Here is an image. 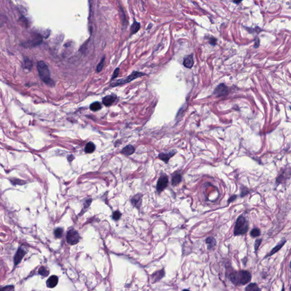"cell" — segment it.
I'll return each mask as SVG.
<instances>
[{
	"mask_svg": "<svg viewBox=\"0 0 291 291\" xmlns=\"http://www.w3.org/2000/svg\"><path fill=\"white\" fill-rule=\"evenodd\" d=\"M101 109V105L100 102H93L90 105V109L93 112L98 111Z\"/></svg>",
	"mask_w": 291,
	"mask_h": 291,
	"instance_id": "ffe728a7",
	"label": "cell"
},
{
	"mask_svg": "<svg viewBox=\"0 0 291 291\" xmlns=\"http://www.w3.org/2000/svg\"><path fill=\"white\" fill-rule=\"evenodd\" d=\"M189 291V290H188V289H184V290H183V291Z\"/></svg>",
	"mask_w": 291,
	"mask_h": 291,
	"instance_id": "836d02e7",
	"label": "cell"
},
{
	"mask_svg": "<svg viewBox=\"0 0 291 291\" xmlns=\"http://www.w3.org/2000/svg\"><path fill=\"white\" fill-rule=\"evenodd\" d=\"M142 195L141 193H138L135 195L131 199V204L135 207L139 208L141 203H142Z\"/></svg>",
	"mask_w": 291,
	"mask_h": 291,
	"instance_id": "30bf717a",
	"label": "cell"
},
{
	"mask_svg": "<svg viewBox=\"0 0 291 291\" xmlns=\"http://www.w3.org/2000/svg\"><path fill=\"white\" fill-rule=\"evenodd\" d=\"M248 222L246 218L240 215L236 220V225L234 227V234L239 236L244 234L248 232Z\"/></svg>",
	"mask_w": 291,
	"mask_h": 291,
	"instance_id": "3957f363",
	"label": "cell"
},
{
	"mask_svg": "<svg viewBox=\"0 0 291 291\" xmlns=\"http://www.w3.org/2000/svg\"><path fill=\"white\" fill-rule=\"evenodd\" d=\"M251 236L252 237H256L260 235V230L258 229V228H255L251 230L250 233Z\"/></svg>",
	"mask_w": 291,
	"mask_h": 291,
	"instance_id": "d4e9b609",
	"label": "cell"
},
{
	"mask_svg": "<svg viewBox=\"0 0 291 291\" xmlns=\"http://www.w3.org/2000/svg\"><path fill=\"white\" fill-rule=\"evenodd\" d=\"M168 184V178L167 176L166 175H162L157 182V191L159 193H160L167 186Z\"/></svg>",
	"mask_w": 291,
	"mask_h": 291,
	"instance_id": "8992f818",
	"label": "cell"
},
{
	"mask_svg": "<svg viewBox=\"0 0 291 291\" xmlns=\"http://www.w3.org/2000/svg\"><path fill=\"white\" fill-rule=\"evenodd\" d=\"M95 150V146L92 142H89L85 146V151L87 153H93Z\"/></svg>",
	"mask_w": 291,
	"mask_h": 291,
	"instance_id": "ac0fdd59",
	"label": "cell"
},
{
	"mask_svg": "<svg viewBox=\"0 0 291 291\" xmlns=\"http://www.w3.org/2000/svg\"><path fill=\"white\" fill-rule=\"evenodd\" d=\"M176 154L175 151H170L168 153H160L159 155V158L163 160L166 163H167L169 159L171 158V157H173Z\"/></svg>",
	"mask_w": 291,
	"mask_h": 291,
	"instance_id": "7c38bea8",
	"label": "cell"
},
{
	"mask_svg": "<svg viewBox=\"0 0 291 291\" xmlns=\"http://www.w3.org/2000/svg\"><path fill=\"white\" fill-rule=\"evenodd\" d=\"M26 251L22 248H19L17 251L16 254L15 255L14 258V262L15 266L18 265V264L21 262L22 259L25 256Z\"/></svg>",
	"mask_w": 291,
	"mask_h": 291,
	"instance_id": "ba28073f",
	"label": "cell"
},
{
	"mask_svg": "<svg viewBox=\"0 0 291 291\" xmlns=\"http://www.w3.org/2000/svg\"><path fill=\"white\" fill-rule=\"evenodd\" d=\"M67 241L71 245H75L77 244L80 240L79 233L75 229L69 230L67 234Z\"/></svg>",
	"mask_w": 291,
	"mask_h": 291,
	"instance_id": "5b68a950",
	"label": "cell"
},
{
	"mask_svg": "<svg viewBox=\"0 0 291 291\" xmlns=\"http://www.w3.org/2000/svg\"><path fill=\"white\" fill-rule=\"evenodd\" d=\"M14 287L13 285H6L5 287L1 288L0 291H14Z\"/></svg>",
	"mask_w": 291,
	"mask_h": 291,
	"instance_id": "4316f807",
	"label": "cell"
},
{
	"mask_svg": "<svg viewBox=\"0 0 291 291\" xmlns=\"http://www.w3.org/2000/svg\"><path fill=\"white\" fill-rule=\"evenodd\" d=\"M141 28V24L139 22H137L136 21H134L133 23L131 26L130 28V35H133L135 33H137Z\"/></svg>",
	"mask_w": 291,
	"mask_h": 291,
	"instance_id": "9a60e30c",
	"label": "cell"
},
{
	"mask_svg": "<svg viewBox=\"0 0 291 291\" xmlns=\"http://www.w3.org/2000/svg\"><path fill=\"white\" fill-rule=\"evenodd\" d=\"M209 43L215 46L217 43V39L215 38L214 37H211L209 39Z\"/></svg>",
	"mask_w": 291,
	"mask_h": 291,
	"instance_id": "4dcf8cb0",
	"label": "cell"
},
{
	"mask_svg": "<svg viewBox=\"0 0 291 291\" xmlns=\"http://www.w3.org/2000/svg\"><path fill=\"white\" fill-rule=\"evenodd\" d=\"M236 195H233L232 196L230 197V198L229 199V200H228V203H230L233 202V201H234V200L236 199Z\"/></svg>",
	"mask_w": 291,
	"mask_h": 291,
	"instance_id": "1f68e13d",
	"label": "cell"
},
{
	"mask_svg": "<svg viewBox=\"0 0 291 291\" xmlns=\"http://www.w3.org/2000/svg\"><path fill=\"white\" fill-rule=\"evenodd\" d=\"M290 267H291V266H290Z\"/></svg>",
	"mask_w": 291,
	"mask_h": 291,
	"instance_id": "e575fe53",
	"label": "cell"
},
{
	"mask_svg": "<svg viewBox=\"0 0 291 291\" xmlns=\"http://www.w3.org/2000/svg\"><path fill=\"white\" fill-rule=\"evenodd\" d=\"M281 291H284V287H283V288H282V290H281Z\"/></svg>",
	"mask_w": 291,
	"mask_h": 291,
	"instance_id": "d6a6232c",
	"label": "cell"
},
{
	"mask_svg": "<svg viewBox=\"0 0 291 291\" xmlns=\"http://www.w3.org/2000/svg\"><path fill=\"white\" fill-rule=\"evenodd\" d=\"M63 233V230L62 228H57L56 229L54 232L55 236L56 238H60L62 237Z\"/></svg>",
	"mask_w": 291,
	"mask_h": 291,
	"instance_id": "cb8c5ba5",
	"label": "cell"
},
{
	"mask_svg": "<svg viewBox=\"0 0 291 291\" xmlns=\"http://www.w3.org/2000/svg\"><path fill=\"white\" fill-rule=\"evenodd\" d=\"M117 99V96L115 95H108L102 99V103L106 106H110Z\"/></svg>",
	"mask_w": 291,
	"mask_h": 291,
	"instance_id": "9c48e42d",
	"label": "cell"
},
{
	"mask_svg": "<svg viewBox=\"0 0 291 291\" xmlns=\"http://www.w3.org/2000/svg\"><path fill=\"white\" fill-rule=\"evenodd\" d=\"M182 64L186 68H191L193 67V64H194L193 56L192 55H188V56H186L184 58Z\"/></svg>",
	"mask_w": 291,
	"mask_h": 291,
	"instance_id": "8fae6325",
	"label": "cell"
},
{
	"mask_svg": "<svg viewBox=\"0 0 291 291\" xmlns=\"http://www.w3.org/2000/svg\"><path fill=\"white\" fill-rule=\"evenodd\" d=\"M182 175L180 174L176 175L173 177L172 180V186H175L178 185V184L182 182Z\"/></svg>",
	"mask_w": 291,
	"mask_h": 291,
	"instance_id": "e0dca14e",
	"label": "cell"
},
{
	"mask_svg": "<svg viewBox=\"0 0 291 291\" xmlns=\"http://www.w3.org/2000/svg\"><path fill=\"white\" fill-rule=\"evenodd\" d=\"M206 243L208 244V245H209L208 248H211L215 246V240L213 237H209V238H207V240H206Z\"/></svg>",
	"mask_w": 291,
	"mask_h": 291,
	"instance_id": "7402d4cb",
	"label": "cell"
},
{
	"mask_svg": "<svg viewBox=\"0 0 291 291\" xmlns=\"http://www.w3.org/2000/svg\"><path fill=\"white\" fill-rule=\"evenodd\" d=\"M58 277L55 276V275H52L50 277L48 278L47 281V286L48 287L50 288H53L55 287L57 285L58 283Z\"/></svg>",
	"mask_w": 291,
	"mask_h": 291,
	"instance_id": "4fadbf2b",
	"label": "cell"
},
{
	"mask_svg": "<svg viewBox=\"0 0 291 291\" xmlns=\"http://www.w3.org/2000/svg\"></svg>",
	"mask_w": 291,
	"mask_h": 291,
	"instance_id": "d590c367",
	"label": "cell"
},
{
	"mask_svg": "<svg viewBox=\"0 0 291 291\" xmlns=\"http://www.w3.org/2000/svg\"><path fill=\"white\" fill-rule=\"evenodd\" d=\"M261 242H262V240H256L254 244L255 250V251H256L258 250L259 246L260 245Z\"/></svg>",
	"mask_w": 291,
	"mask_h": 291,
	"instance_id": "f1b7e54d",
	"label": "cell"
},
{
	"mask_svg": "<svg viewBox=\"0 0 291 291\" xmlns=\"http://www.w3.org/2000/svg\"><path fill=\"white\" fill-rule=\"evenodd\" d=\"M37 69L40 79L45 84L48 86L52 87L54 85V81L51 79V75L47 65L43 62L40 61L37 64Z\"/></svg>",
	"mask_w": 291,
	"mask_h": 291,
	"instance_id": "7a4b0ae2",
	"label": "cell"
},
{
	"mask_svg": "<svg viewBox=\"0 0 291 291\" xmlns=\"http://www.w3.org/2000/svg\"><path fill=\"white\" fill-rule=\"evenodd\" d=\"M24 67L26 69H29L30 70L31 67L33 66V64L31 63V62L30 60L29 59H26L24 61Z\"/></svg>",
	"mask_w": 291,
	"mask_h": 291,
	"instance_id": "484cf974",
	"label": "cell"
},
{
	"mask_svg": "<svg viewBox=\"0 0 291 291\" xmlns=\"http://www.w3.org/2000/svg\"><path fill=\"white\" fill-rule=\"evenodd\" d=\"M38 273L40 275H42L43 277H46L48 276V275L50 273V271L46 267H45L44 266H42L38 270Z\"/></svg>",
	"mask_w": 291,
	"mask_h": 291,
	"instance_id": "d6986e66",
	"label": "cell"
},
{
	"mask_svg": "<svg viewBox=\"0 0 291 291\" xmlns=\"http://www.w3.org/2000/svg\"><path fill=\"white\" fill-rule=\"evenodd\" d=\"M229 278L233 284L236 285H245L251 281V275L247 271H240L232 273Z\"/></svg>",
	"mask_w": 291,
	"mask_h": 291,
	"instance_id": "6da1fadb",
	"label": "cell"
},
{
	"mask_svg": "<svg viewBox=\"0 0 291 291\" xmlns=\"http://www.w3.org/2000/svg\"><path fill=\"white\" fill-rule=\"evenodd\" d=\"M121 216V213L120 211H116L114 212L113 214V218L114 220H118L120 218Z\"/></svg>",
	"mask_w": 291,
	"mask_h": 291,
	"instance_id": "83f0119b",
	"label": "cell"
},
{
	"mask_svg": "<svg viewBox=\"0 0 291 291\" xmlns=\"http://www.w3.org/2000/svg\"><path fill=\"white\" fill-rule=\"evenodd\" d=\"M105 57L104 56L103 58L102 59V60L100 61V62L98 63V65L97 66V68H96V71L97 72H100L101 70L102 69V68L104 66V62H105Z\"/></svg>",
	"mask_w": 291,
	"mask_h": 291,
	"instance_id": "603a6c76",
	"label": "cell"
},
{
	"mask_svg": "<svg viewBox=\"0 0 291 291\" xmlns=\"http://www.w3.org/2000/svg\"><path fill=\"white\" fill-rule=\"evenodd\" d=\"M119 71H120V68H117L116 69L114 70V73H113V76H112V80L114 79H115V78H116L118 76V73H119Z\"/></svg>",
	"mask_w": 291,
	"mask_h": 291,
	"instance_id": "f546056e",
	"label": "cell"
},
{
	"mask_svg": "<svg viewBox=\"0 0 291 291\" xmlns=\"http://www.w3.org/2000/svg\"><path fill=\"white\" fill-rule=\"evenodd\" d=\"M145 75H146V74L144 73L138 72V71H134V72H132L131 75L128 76L127 77L117 80L116 82H114V83H113L111 84L110 86L112 87H116L119 86V85L127 84V83L131 82V81H133V80H135V79L138 78V77H141L143 76H145Z\"/></svg>",
	"mask_w": 291,
	"mask_h": 291,
	"instance_id": "277c9868",
	"label": "cell"
},
{
	"mask_svg": "<svg viewBox=\"0 0 291 291\" xmlns=\"http://www.w3.org/2000/svg\"><path fill=\"white\" fill-rule=\"evenodd\" d=\"M258 286L255 283H251L245 288V291H259Z\"/></svg>",
	"mask_w": 291,
	"mask_h": 291,
	"instance_id": "44dd1931",
	"label": "cell"
},
{
	"mask_svg": "<svg viewBox=\"0 0 291 291\" xmlns=\"http://www.w3.org/2000/svg\"><path fill=\"white\" fill-rule=\"evenodd\" d=\"M228 93V88L226 87L225 84L222 83L218 85L214 91V95L217 97H221L223 96H225Z\"/></svg>",
	"mask_w": 291,
	"mask_h": 291,
	"instance_id": "52a82bcc",
	"label": "cell"
},
{
	"mask_svg": "<svg viewBox=\"0 0 291 291\" xmlns=\"http://www.w3.org/2000/svg\"><path fill=\"white\" fill-rule=\"evenodd\" d=\"M135 152L134 147L131 145H128L125 147L122 150V153L126 155H130Z\"/></svg>",
	"mask_w": 291,
	"mask_h": 291,
	"instance_id": "2e32d148",
	"label": "cell"
},
{
	"mask_svg": "<svg viewBox=\"0 0 291 291\" xmlns=\"http://www.w3.org/2000/svg\"><path fill=\"white\" fill-rule=\"evenodd\" d=\"M285 242H286V240H281L280 243H279V244H277V246H276L275 248H273V250H271V251L269 252V254L266 256V258L268 257V256H269L273 255L277 252V251H279V250H280V249H281V248H282V247L284 246V244H285Z\"/></svg>",
	"mask_w": 291,
	"mask_h": 291,
	"instance_id": "5bb4252c",
	"label": "cell"
}]
</instances>
